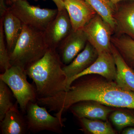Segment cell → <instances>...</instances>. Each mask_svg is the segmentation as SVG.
Instances as JSON below:
<instances>
[{
	"label": "cell",
	"mask_w": 134,
	"mask_h": 134,
	"mask_svg": "<svg viewBox=\"0 0 134 134\" xmlns=\"http://www.w3.org/2000/svg\"><path fill=\"white\" fill-rule=\"evenodd\" d=\"M110 119L113 124L119 130L127 127L134 126V115L131 114L115 111L111 114Z\"/></svg>",
	"instance_id": "603a6c76"
},
{
	"label": "cell",
	"mask_w": 134,
	"mask_h": 134,
	"mask_svg": "<svg viewBox=\"0 0 134 134\" xmlns=\"http://www.w3.org/2000/svg\"><path fill=\"white\" fill-rule=\"evenodd\" d=\"M7 5L5 0H0V19L3 18L7 11L8 7Z\"/></svg>",
	"instance_id": "cb8c5ba5"
},
{
	"label": "cell",
	"mask_w": 134,
	"mask_h": 134,
	"mask_svg": "<svg viewBox=\"0 0 134 134\" xmlns=\"http://www.w3.org/2000/svg\"><path fill=\"white\" fill-rule=\"evenodd\" d=\"M111 41L128 65L134 66V40L128 36H116Z\"/></svg>",
	"instance_id": "d6986e66"
},
{
	"label": "cell",
	"mask_w": 134,
	"mask_h": 134,
	"mask_svg": "<svg viewBox=\"0 0 134 134\" xmlns=\"http://www.w3.org/2000/svg\"><path fill=\"white\" fill-rule=\"evenodd\" d=\"M123 134H134V127H129L122 131Z\"/></svg>",
	"instance_id": "484cf974"
},
{
	"label": "cell",
	"mask_w": 134,
	"mask_h": 134,
	"mask_svg": "<svg viewBox=\"0 0 134 134\" xmlns=\"http://www.w3.org/2000/svg\"><path fill=\"white\" fill-rule=\"evenodd\" d=\"M10 89L0 79V121L5 117L6 113L14 105L11 99Z\"/></svg>",
	"instance_id": "44dd1931"
},
{
	"label": "cell",
	"mask_w": 134,
	"mask_h": 134,
	"mask_svg": "<svg viewBox=\"0 0 134 134\" xmlns=\"http://www.w3.org/2000/svg\"><path fill=\"white\" fill-rule=\"evenodd\" d=\"M98 55L96 49L90 43L87 42L84 49L72 62L63 67V71L66 76V83L70 78L90 67L95 61Z\"/></svg>",
	"instance_id": "7c38bea8"
},
{
	"label": "cell",
	"mask_w": 134,
	"mask_h": 134,
	"mask_svg": "<svg viewBox=\"0 0 134 134\" xmlns=\"http://www.w3.org/2000/svg\"><path fill=\"white\" fill-rule=\"evenodd\" d=\"M84 101L134 109V92L123 88L115 81L82 76L75 80L66 91L54 97L40 98L39 102L48 111L55 112V115L62 117L63 113L73 105Z\"/></svg>",
	"instance_id": "6da1fadb"
},
{
	"label": "cell",
	"mask_w": 134,
	"mask_h": 134,
	"mask_svg": "<svg viewBox=\"0 0 134 134\" xmlns=\"http://www.w3.org/2000/svg\"><path fill=\"white\" fill-rule=\"evenodd\" d=\"M88 42L93 46L98 53L111 52V35L114 30L98 14L82 29Z\"/></svg>",
	"instance_id": "52a82bcc"
},
{
	"label": "cell",
	"mask_w": 134,
	"mask_h": 134,
	"mask_svg": "<svg viewBox=\"0 0 134 134\" xmlns=\"http://www.w3.org/2000/svg\"><path fill=\"white\" fill-rule=\"evenodd\" d=\"M38 1V0H36ZM55 3L58 10L65 9V5L64 0H52Z\"/></svg>",
	"instance_id": "d4e9b609"
},
{
	"label": "cell",
	"mask_w": 134,
	"mask_h": 134,
	"mask_svg": "<svg viewBox=\"0 0 134 134\" xmlns=\"http://www.w3.org/2000/svg\"><path fill=\"white\" fill-rule=\"evenodd\" d=\"M2 20L7 47L9 54L12 52L20 36L24 25L8 8Z\"/></svg>",
	"instance_id": "e0dca14e"
},
{
	"label": "cell",
	"mask_w": 134,
	"mask_h": 134,
	"mask_svg": "<svg viewBox=\"0 0 134 134\" xmlns=\"http://www.w3.org/2000/svg\"><path fill=\"white\" fill-rule=\"evenodd\" d=\"M2 20H0V68L2 73L11 66L9 53L7 47Z\"/></svg>",
	"instance_id": "7402d4cb"
},
{
	"label": "cell",
	"mask_w": 134,
	"mask_h": 134,
	"mask_svg": "<svg viewBox=\"0 0 134 134\" xmlns=\"http://www.w3.org/2000/svg\"><path fill=\"white\" fill-rule=\"evenodd\" d=\"M6 1V3L7 5H10L13 4L14 3L18 1H19V0H5Z\"/></svg>",
	"instance_id": "4316f807"
},
{
	"label": "cell",
	"mask_w": 134,
	"mask_h": 134,
	"mask_svg": "<svg viewBox=\"0 0 134 134\" xmlns=\"http://www.w3.org/2000/svg\"><path fill=\"white\" fill-rule=\"evenodd\" d=\"M78 119L85 118L92 120L105 121L113 110L100 103L84 101L76 103L69 108Z\"/></svg>",
	"instance_id": "4fadbf2b"
},
{
	"label": "cell",
	"mask_w": 134,
	"mask_h": 134,
	"mask_svg": "<svg viewBox=\"0 0 134 134\" xmlns=\"http://www.w3.org/2000/svg\"><path fill=\"white\" fill-rule=\"evenodd\" d=\"M49 48L44 32L24 25L14 48L9 54L10 63L25 71L43 58Z\"/></svg>",
	"instance_id": "3957f363"
},
{
	"label": "cell",
	"mask_w": 134,
	"mask_h": 134,
	"mask_svg": "<svg viewBox=\"0 0 134 134\" xmlns=\"http://www.w3.org/2000/svg\"><path fill=\"white\" fill-rule=\"evenodd\" d=\"M79 120L81 125V130L86 133L92 134H116L108 122L85 118L79 119Z\"/></svg>",
	"instance_id": "ffe728a7"
},
{
	"label": "cell",
	"mask_w": 134,
	"mask_h": 134,
	"mask_svg": "<svg viewBox=\"0 0 134 134\" xmlns=\"http://www.w3.org/2000/svg\"><path fill=\"white\" fill-rule=\"evenodd\" d=\"M64 2L74 31L83 29L97 14L84 0H64Z\"/></svg>",
	"instance_id": "8fae6325"
},
{
	"label": "cell",
	"mask_w": 134,
	"mask_h": 134,
	"mask_svg": "<svg viewBox=\"0 0 134 134\" xmlns=\"http://www.w3.org/2000/svg\"><path fill=\"white\" fill-rule=\"evenodd\" d=\"M25 114L29 132L36 133L46 130L58 133H62L63 128L65 126V119L51 115L45 107L37 102H30Z\"/></svg>",
	"instance_id": "8992f818"
},
{
	"label": "cell",
	"mask_w": 134,
	"mask_h": 134,
	"mask_svg": "<svg viewBox=\"0 0 134 134\" xmlns=\"http://www.w3.org/2000/svg\"><path fill=\"white\" fill-rule=\"evenodd\" d=\"M111 53L115 60L117 70L115 81L123 88L134 92V70L112 44Z\"/></svg>",
	"instance_id": "9a60e30c"
},
{
	"label": "cell",
	"mask_w": 134,
	"mask_h": 134,
	"mask_svg": "<svg viewBox=\"0 0 134 134\" xmlns=\"http://www.w3.org/2000/svg\"><path fill=\"white\" fill-rule=\"evenodd\" d=\"M8 8L24 25L43 32L58 12L57 8H41L31 5L27 0H19Z\"/></svg>",
	"instance_id": "5b68a950"
},
{
	"label": "cell",
	"mask_w": 134,
	"mask_h": 134,
	"mask_svg": "<svg viewBox=\"0 0 134 134\" xmlns=\"http://www.w3.org/2000/svg\"><path fill=\"white\" fill-rule=\"evenodd\" d=\"M110 1L115 4V5H118V3H119L120 2L122 1H126V0H110ZM134 1V0H132Z\"/></svg>",
	"instance_id": "83f0119b"
},
{
	"label": "cell",
	"mask_w": 134,
	"mask_h": 134,
	"mask_svg": "<svg viewBox=\"0 0 134 134\" xmlns=\"http://www.w3.org/2000/svg\"><path fill=\"white\" fill-rule=\"evenodd\" d=\"M88 42L83 29L72 30L56 49L63 64L68 65L84 49Z\"/></svg>",
	"instance_id": "30bf717a"
},
{
	"label": "cell",
	"mask_w": 134,
	"mask_h": 134,
	"mask_svg": "<svg viewBox=\"0 0 134 134\" xmlns=\"http://www.w3.org/2000/svg\"><path fill=\"white\" fill-rule=\"evenodd\" d=\"M115 31L134 40V2L117 8L115 12Z\"/></svg>",
	"instance_id": "2e32d148"
},
{
	"label": "cell",
	"mask_w": 134,
	"mask_h": 134,
	"mask_svg": "<svg viewBox=\"0 0 134 134\" xmlns=\"http://www.w3.org/2000/svg\"><path fill=\"white\" fill-rule=\"evenodd\" d=\"M18 104L16 102L1 121L2 134H25L29 132L25 116L18 110Z\"/></svg>",
	"instance_id": "5bb4252c"
},
{
	"label": "cell",
	"mask_w": 134,
	"mask_h": 134,
	"mask_svg": "<svg viewBox=\"0 0 134 134\" xmlns=\"http://www.w3.org/2000/svg\"><path fill=\"white\" fill-rule=\"evenodd\" d=\"M72 30L66 10H58L56 16L50 22L44 31L46 43L49 48L56 50L62 41Z\"/></svg>",
	"instance_id": "ba28073f"
},
{
	"label": "cell",
	"mask_w": 134,
	"mask_h": 134,
	"mask_svg": "<svg viewBox=\"0 0 134 134\" xmlns=\"http://www.w3.org/2000/svg\"><path fill=\"white\" fill-rule=\"evenodd\" d=\"M91 74L98 75L108 80L115 81L117 70L115 60L111 52H103L99 53L97 59L90 67L67 81L66 91L75 80Z\"/></svg>",
	"instance_id": "9c48e42d"
},
{
	"label": "cell",
	"mask_w": 134,
	"mask_h": 134,
	"mask_svg": "<svg viewBox=\"0 0 134 134\" xmlns=\"http://www.w3.org/2000/svg\"><path fill=\"white\" fill-rule=\"evenodd\" d=\"M26 72L19 66H12L0 75V79L10 89L19 106L21 111L26 113L30 102H37L36 88L27 81Z\"/></svg>",
	"instance_id": "277c9868"
},
{
	"label": "cell",
	"mask_w": 134,
	"mask_h": 134,
	"mask_svg": "<svg viewBox=\"0 0 134 134\" xmlns=\"http://www.w3.org/2000/svg\"><path fill=\"white\" fill-rule=\"evenodd\" d=\"M57 50L49 48L44 56L25 72L36 85L37 98H47L66 91L64 66Z\"/></svg>",
	"instance_id": "7a4b0ae2"
},
{
	"label": "cell",
	"mask_w": 134,
	"mask_h": 134,
	"mask_svg": "<svg viewBox=\"0 0 134 134\" xmlns=\"http://www.w3.org/2000/svg\"><path fill=\"white\" fill-rule=\"evenodd\" d=\"M91 6L99 16L115 31V12L118 6L110 0H84Z\"/></svg>",
	"instance_id": "ac0fdd59"
}]
</instances>
